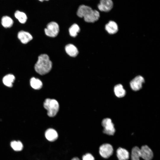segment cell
Wrapping results in <instances>:
<instances>
[{"label": "cell", "mask_w": 160, "mask_h": 160, "mask_svg": "<svg viewBox=\"0 0 160 160\" xmlns=\"http://www.w3.org/2000/svg\"><path fill=\"white\" fill-rule=\"evenodd\" d=\"M52 62L48 55L46 54L40 55L34 66L36 72L41 75H45L49 72L51 69Z\"/></svg>", "instance_id": "obj_1"}, {"label": "cell", "mask_w": 160, "mask_h": 160, "mask_svg": "<svg viewBox=\"0 0 160 160\" xmlns=\"http://www.w3.org/2000/svg\"><path fill=\"white\" fill-rule=\"evenodd\" d=\"M44 107L47 111L48 115L51 117L55 116L59 109L58 102L54 99H46L44 103Z\"/></svg>", "instance_id": "obj_2"}, {"label": "cell", "mask_w": 160, "mask_h": 160, "mask_svg": "<svg viewBox=\"0 0 160 160\" xmlns=\"http://www.w3.org/2000/svg\"><path fill=\"white\" fill-rule=\"evenodd\" d=\"M102 125L104 127L103 132L110 135H113L115 132L114 125L111 119L109 118L104 119L102 122Z\"/></svg>", "instance_id": "obj_3"}, {"label": "cell", "mask_w": 160, "mask_h": 160, "mask_svg": "<svg viewBox=\"0 0 160 160\" xmlns=\"http://www.w3.org/2000/svg\"><path fill=\"white\" fill-rule=\"evenodd\" d=\"M59 30L58 25L55 22H52L49 23L47 28L44 29L45 34L48 36L55 37L58 35Z\"/></svg>", "instance_id": "obj_4"}, {"label": "cell", "mask_w": 160, "mask_h": 160, "mask_svg": "<svg viewBox=\"0 0 160 160\" xmlns=\"http://www.w3.org/2000/svg\"><path fill=\"white\" fill-rule=\"evenodd\" d=\"M113 151L112 146L108 143L102 144L99 148V153L100 155L106 159L109 158L112 155Z\"/></svg>", "instance_id": "obj_5"}, {"label": "cell", "mask_w": 160, "mask_h": 160, "mask_svg": "<svg viewBox=\"0 0 160 160\" xmlns=\"http://www.w3.org/2000/svg\"><path fill=\"white\" fill-rule=\"evenodd\" d=\"M100 17L99 12L97 11L92 9L86 13L83 18L86 22L94 23Z\"/></svg>", "instance_id": "obj_6"}, {"label": "cell", "mask_w": 160, "mask_h": 160, "mask_svg": "<svg viewBox=\"0 0 160 160\" xmlns=\"http://www.w3.org/2000/svg\"><path fill=\"white\" fill-rule=\"evenodd\" d=\"M145 82L144 78L141 76L135 77L130 82L131 89L134 91L140 90L142 87L143 84Z\"/></svg>", "instance_id": "obj_7"}, {"label": "cell", "mask_w": 160, "mask_h": 160, "mask_svg": "<svg viewBox=\"0 0 160 160\" xmlns=\"http://www.w3.org/2000/svg\"><path fill=\"white\" fill-rule=\"evenodd\" d=\"M113 6V3L112 0H100L97 7L100 11L107 12L110 11Z\"/></svg>", "instance_id": "obj_8"}, {"label": "cell", "mask_w": 160, "mask_h": 160, "mask_svg": "<svg viewBox=\"0 0 160 160\" xmlns=\"http://www.w3.org/2000/svg\"><path fill=\"white\" fill-rule=\"evenodd\" d=\"M140 149V157L145 160H151L153 157L151 150L147 145L142 146Z\"/></svg>", "instance_id": "obj_9"}, {"label": "cell", "mask_w": 160, "mask_h": 160, "mask_svg": "<svg viewBox=\"0 0 160 160\" xmlns=\"http://www.w3.org/2000/svg\"><path fill=\"white\" fill-rule=\"evenodd\" d=\"M45 137L49 142H52L56 141L58 138V135L57 131L52 128L47 129L45 132Z\"/></svg>", "instance_id": "obj_10"}, {"label": "cell", "mask_w": 160, "mask_h": 160, "mask_svg": "<svg viewBox=\"0 0 160 160\" xmlns=\"http://www.w3.org/2000/svg\"><path fill=\"white\" fill-rule=\"evenodd\" d=\"M17 37L21 42L24 44L27 43L33 39L32 36L29 33L23 31L18 33Z\"/></svg>", "instance_id": "obj_11"}, {"label": "cell", "mask_w": 160, "mask_h": 160, "mask_svg": "<svg viewBox=\"0 0 160 160\" xmlns=\"http://www.w3.org/2000/svg\"><path fill=\"white\" fill-rule=\"evenodd\" d=\"M105 28L108 33L110 34L116 33L118 30L117 24L115 22L111 20L105 25Z\"/></svg>", "instance_id": "obj_12"}, {"label": "cell", "mask_w": 160, "mask_h": 160, "mask_svg": "<svg viewBox=\"0 0 160 160\" xmlns=\"http://www.w3.org/2000/svg\"><path fill=\"white\" fill-rule=\"evenodd\" d=\"M116 155L119 160H128L129 158V153L128 151L121 147L117 149Z\"/></svg>", "instance_id": "obj_13"}, {"label": "cell", "mask_w": 160, "mask_h": 160, "mask_svg": "<svg viewBox=\"0 0 160 160\" xmlns=\"http://www.w3.org/2000/svg\"><path fill=\"white\" fill-rule=\"evenodd\" d=\"M65 50L67 53L72 57L76 56L79 53L77 48L74 45L71 44H69L66 46Z\"/></svg>", "instance_id": "obj_14"}, {"label": "cell", "mask_w": 160, "mask_h": 160, "mask_svg": "<svg viewBox=\"0 0 160 160\" xmlns=\"http://www.w3.org/2000/svg\"><path fill=\"white\" fill-rule=\"evenodd\" d=\"M114 92L116 96L119 98L122 97L126 94V91L121 84H117L115 86Z\"/></svg>", "instance_id": "obj_15"}, {"label": "cell", "mask_w": 160, "mask_h": 160, "mask_svg": "<svg viewBox=\"0 0 160 160\" xmlns=\"http://www.w3.org/2000/svg\"><path fill=\"white\" fill-rule=\"evenodd\" d=\"M15 79V77L13 75L8 74L4 76L2 79V81L5 86L11 87Z\"/></svg>", "instance_id": "obj_16"}, {"label": "cell", "mask_w": 160, "mask_h": 160, "mask_svg": "<svg viewBox=\"0 0 160 160\" xmlns=\"http://www.w3.org/2000/svg\"><path fill=\"white\" fill-rule=\"evenodd\" d=\"M15 17L18 20L20 23H25L27 19V17L26 14L23 12L17 10L15 13Z\"/></svg>", "instance_id": "obj_17"}, {"label": "cell", "mask_w": 160, "mask_h": 160, "mask_svg": "<svg viewBox=\"0 0 160 160\" xmlns=\"http://www.w3.org/2000/svg\"><path fill=\"white\" fill-rule=\"evenodd\" d=\"M1 23L2 25L4 28H9L12 26L13 24V21L10 17L7 16H4L1 18Z\"/></svg>", "instance_id": "obj_18"}, {"label": "cell", "mask_w": 160, "mask_h": 160, "mask_svg": "<svg viewBox=\"0 0 160 160\" xmlns=\"http://www.w3.org/2000/svg\"><path fill=\"white\" fill-rule=\"evenodd\" d=\"M92 8L88 6L84 5L80 6L79 7L77 12V14L79 17H83L86 13L91 9Z\"/></svg>", "instance_id": "obj_19"}, {"label": "cell", "mask_w": 160, "mask_h": 160, "mask_svg": "<svg viewBox=\"0 0 160 160\" xmlns=\"http://www.w3.org/2000/svg\"><path fill=\"white\" fill-rule=\"evenodd\" d=\"M30 84L32 87L35 89H40L42 86L41 81L39 79L34 77H32L30 79Z\"/></svg>", "instance_id": "obj_20"}, {"label": "cell", "mask_w": 160, "mask_h": 160, "mask_svg": "<svg viewBox=\"0 0 160 160\" xmlns=\"http://www.w3.org/2000/svg\"><path fill=\"white\" fill-rule=\"evenodd\" d=\"M140 149L137 146L133 147L132 150L131 159L132 160H140Z\"/></svg>", "instance_id": "obj_21"}, {"label": "cell", "mask_w": 160, "mask_h": 160, "mask_svg": "<svg viewBox=\"0 0 160 160\" xmlns=\"http://www.w3.org/2000/svg\"><path fill=\"white\" fill-rule=\"evenodd\" d=\"M10 145L12 148L16 151H21L23 148V144L20 141H12L10 143Z\"/></svg>", "instance_id": "obj_22"}, {"label": "cell", "mask_w": 160, "mask_h": 160, "mask_svg": "<svg viewBox=\"0 0 160 160\" xmlns=\"http://www.w3.org/2000/svg\"><path fill=\"white\" fill-rule=\"evenodd\" d=\"M80 30V28L78 25L74 24L69 28V31L70 34L71 36L75 37L77 35Z\"/></svg>", "instance_id": "obj_23"}, {"label": "cell", "mask_w": 160, "mask_h": 160, "mask_svg": "<svg viewBox=\"0 0 160 160\" xmlns=\"http://www.w3.org/2000/svg\"><path fill=\"white\" fill-rule=\"evenodd\" d=\"M81 160H95V159L91 153H87L82 156Z\"/></svg>", "instance_id": "obj_24"}, {"label": "cell", "mask_w": 160, "mask_h": 160, "mask_svg": "<svg viewBox=\"0 0 160 160\" xmlns=\"http://www.w3.org/2000/svg\"><path fill=\"white\" fill-rule=\"evenodd\" d=\"M71 160H81L79 158L77 157H74L72 158Z\"/></svg>", "instance_id": "obj_25"}, {"label": "cell", "mask_w": 160, "mask_h": 160, "mask_svg": "<svg viewBox=\"0 0 160 160\" xmlns=\"http://www.w3.org/2000/svg\"><path fill=\"white\" fill-rule=\"evenodd\" d=\"M40 1H43L46 0V1H48L49 0H39Z\"/></svg>", "instance_id": "obj_26"}]
</instances>
